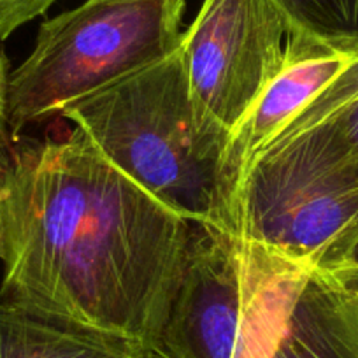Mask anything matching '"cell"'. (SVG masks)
I'll use <instances>...</instances> for the list:
<instances>
[{
  "label": "cell",
  "mask_w": 358,
  "mask_h": 358,
  "mask_svg": "<svg viewBox=\"0 0 358 358\" xmlns=\"http://www.w3.org/2000/svg\"><path fill=\"white\" fill-rule=\"evenodd\" d=\"M130 337L0 301V358H143Z\"/></svg>",
  "instance_id": "cell-10"
},
{
  "label": "cell",
  "mask_w": 358,
  "mask_h": 358,
  "mask_svg": "<svg viewBox=\"0 0 358 358\" xmlns=\"http://www.w3.org/2000/svg\"><path fill=\"white\" fill-rule=\"evenodd\" d=\"M351 292H353V290H351ZM353 294H355V292H353ZM355 295H357V294H355ZM357 299H358V295H357Z\"/></svg>",
  "instance_id": "cell-19"
},
{
  "label": "cell",
  "mask_w": 358,
  "mask_h": 358,
  "mask_svg": "<svg viewBox=\"0 0 358 358\" xmlns=\"http://www.w3.org/2000/svg\"><path fill=\"white\" fill-rule=\"evenodd\" d=\"M60 116L176 215L237 237L222 190L230 134L195 97L179 48Z\"/></svg>",
  "instance_id": "cell-2"
},
{
  "label": "cell",
  "mask_w": 358,
  "mask_h": 358,
  "mask_svg": "<svg viewBox=\"0 0 358 358\" xmlns=\"http://www.w3.org/2000/svg\"><path fill=\"white\" fill-rule=\"evenodd\" d=\"M192 222L113 167L79 129L0 143V301L155 346Z\"/></svg>",
  "instance_id": "cell-1"
},
{
  "label": "cell",
  "mask_w": 358,
  "mask_h": 358,
  "mask_svg": "<svg viewBox=\"0 0 358 358\" xmlns=\"http://www.w3.org/2000/svg\"><path fill=\"white\" fill-rule=\"evenodd\" d=\"M325 122L334 123L337 132L341 134V137L346 141L350 150L353 151L355 157L358 158V101H355L353 104L341 109L339 113L330 116V118L325 120Z\"/></svg>",
  "instance_id": "cell-15"
},
{
  "label": "cell",
  "mask_w": 358,
  "mask_h": 358,
  "mask_svg": "<svg viewBox=\"0 0 358 358\" xmlns=\"http://www.w3.org/2000/svg\"><path fill=\"white\" fill-rule=\"evenodd\" d=\"M336 274V273H334ZM336 276H339L341 280L344 281V283L348 285V287L351 288V290L355 292V294L358 295V276H343V274H336Z\"/></svg>",
  "instance_id": "cell-17"
},
{
  "label": "cell",
  "mask_w": 358,
  "mask_h": 358,
  "mask_svg": "<svg viewBox=\"0 0 358 358\" xmlns=\"http://www.w3.org/2000/svg\"><path fill=\"white\" fill-rule=\"evenodd\" d=\"M306 264L243 243V315L232 358H273Z\"/></svg>",
  "instance_id": "cell-9"
},
{
  "label": "cell",
  "mask_w": 358,
  "mask_h": 358,
  "mask_svg": "<svg viewBox=\"0 0 358 358\" xmlns=\"http://www.w3.org/2000/svg\"><path fill=\"white\" fill-rule=\"evenodd\" d=\"M311 265L343 276H358V223L341 234Z\"/></svg>",
  "instance_id": "cell-13"
},
{
  "label": "cell",
  "mask_w": 358,
  "mask_h": 358,
  "mask_svg": "<svg viewBox=\"0 0 358 358\" xmlns=\"http://www.w3.org/2000/svg\"><path fill=\"white\" fill-rule=\"evenodd\" d=\"M273 358H358V299L339 276L304 268Z\"/></svg>",
  "instance_id": "cell-8"
},
{
  "label": "cell",
  "mask_w": 358,
  "mask_h": 358,
  "mask_svg": "<svg viewBox=\"0 0 358 358\" xmlns=\"http://www.w3.org/2000/svg\"><path fill=\"white\" fill-rule=\"evenodd\" d=\"M143 358H160V357H158V355H157V353H155V351L148 350V351H146V355H144V357H143Z\"/></svg>",
  "instance_id": "cell-18"
},
{
  "label": "cell",
  "mask_w": 358,
  "mask_h": 358,
  "mask_svg": "<svg viewBox=\"0 0 358 358\" xmlns=\"http://www.w3.org/2000/svg\"><path fill=\"white\" fill-rule=\"evenodd\" d=\"M58 0H0V41L43 16Z\"/></svg>",
  "instance_id": "cell-14"
},
{
  "label": "cell",
  "mask_w": 358,
  "mask_h": 358,
  "mask_svg": "<svg viewBox=\"0 0 358 358\" xmlns=\"http://www.w3.org/2000/svg\"><path fill=\"white\" fill-rule=\"evenodd\" d=\"M243 315V241L192 223L183 271L151 351L160 358H232Z\"/></svg>",
  "instance_id": "cell-6"
},
{
  "label": "cell",
  "mask_w": 358,
  "mask_h": 358,
  "mask_svg": "<svg viewBox=\"0 0 358 358\" xmlns=\"http://www.w3.org/2000/svg\"><path fill=\"white\" fill-rule=\"evenodd\" d=\"M236 223L243 243L306 265L358 223V158L332 122L262 151L241 187Z\"/></svg>",
  "instance_id": "cell-4"
},
{
  "label": "cell",
  "mask_w": 358,
  "mask_h": 358,
  "mask_svg": "<svg viewBox=\"0 0 358 358\" xmlns=\"http://www.w3.org/2000/svg\"><path fill=\"white\" fill-rule=\"evenodd\" d=\"M288 27V37L341 51L358 44V0H274Z\"/></svg>",
  "instance_id": "cell-11"
},
{
  "label": "cell",
  "mask_w": 358,
  "mask_h": 358,
  "mask_svg": "<svg viewBox=\"0 0 358 358\" xmlns=\"http://www.w3.org/2000/svg\"><path fill=\"white\" fill-rule=\"evenodd\" d=\"M288 27L274 0H204L179 44L195 97L232 136L287 60Z\"/></svg>",
  "instance_id": "cell-5"
},
{
  "label": "cell",
  "mask_w": 358,
  "mask_h": 358,
  "mask_svg": "<svg viewBox=\"0 0 358 358\" xmlns=\"http://www.w3.org/2000/svg\"><path fill=\"white\" fill-rule=\"evenodd\" d=\"M355 60L353 51L288 37L283 69L255 101L227 146L222 190L236 234L237 199L253 162Z\"/></svg>",
  "instance_id": "cell-7"
},
{
  "label": "cell",
  "mask_w": 358,
  "mask_h": 358,
  "mask_svg": "<svg viewBox=\"0 0 358 358\" xmlns=\"http://www.w3.org/2000/svg\"><path fill=\"white\" fill-rule=\"evenodd\" d=\"M353 53L357 55V60L339 76L334 83H330L322 94L278 136V139L292 137L309 127L320 125L322 122L329 120L341 109L353 104L358 101V44L353 48ZM276 139V141H278Z\"/></svg>",
  "instance_id": "cell-12"
},
{
  "label": "cell",
  "mask_w": 358,
  "mask_h": 358,
  "mask_svg": "<svg viewBox=\"0 0 358 358\" xmlns=\"http://www.w3.org/2000/svg\"><path fill=\"white\" fill-rule=\"evenodd\" d=\"M185 9L187 0H85L46 20L9 76V136L171 57Z\"/></svg>",
  "instance_id": "cell-3"
},
{
  "label": "cell",
  "mask_w": 358,
  "mask_h": 358,
  "mask_svg": "<svg viewBox=\"0 0 358 358\" xmlns=\"http://www.w3.org/2000/svg\"><path fill=\"white\" fill-rule=\"evenodd\" d=\"M9 62L0 50V143L9 137L8 129V94H9Z\"/></svg>",
  "instance_id": "cell-16"
}]
</instances>
